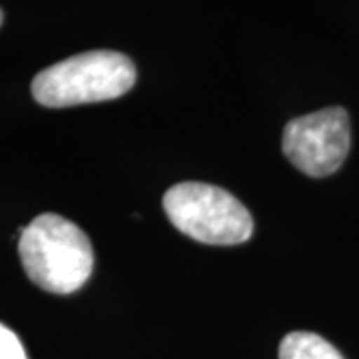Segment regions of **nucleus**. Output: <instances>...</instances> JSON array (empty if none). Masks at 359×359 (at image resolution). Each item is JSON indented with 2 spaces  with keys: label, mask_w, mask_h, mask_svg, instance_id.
Wrapping results in <instances>:
<instances>
[{
  "label": "nucleus",
  "mask_w": 359,
  "mask_h": 359,
  "mask_svg": "<svg viewBox=\"0 0 359 359\" xmlns=\"http://www.w3.org/2000/svg\"><path fill=\"white\" fill-rule=\"evenodd\" d=\"M18 254L26 276L50 294L76 292L94 268L90 238L58 214L32 219L20 233Z\"/></svg>",
  "instance_id": "f257e3e1"
},
{
  "label": "nucleus",
  "mask_w": 359,
  "mask_h": 359,
  "mask_svg": "<svg viewBox=\"0 0 359 359\" xmlns=\"http://www.w3.org/2000/svg\"><path fill=\"white\" fill-rule=\"evenodd\" d=\"M136 82L128 56L114 50H90L48 66L32 80L34 100L48 108L106 102L126 94Z\"/></svg>",
  "instance_id": "f03ea898"
},
{
  "label": "nucleus",
  "mask_w": 359,
  "mask_h": 359,
  "mask_svg": "<svg viewBox=\"0 0 359 359\" xmlns=\"http://www.w3.org/2000/svg\"><path fill=\"white\" fill-rule=\"evenodd\" d=\"M162 204L172 226L202 244L238 245L254 233V219L248 208L236 196L212 184H176L164 194Z\"/></svg>",
  "instance_id": "7ed1b4c3"
},
{
  "label": "nucleus",
  "mask_w": 359,
  "mask_h": 359,
  "mask_svg": "<svg viewBox=\"0 0 359 359\" xmlns=\"http://www.w3.org/2000/svg\"><path fill=\"white\" fill-rule=\"evenodd\" d=\"M351 124L344 108L332 106L292 120L283 130L285 158L311 178H325L346 162Z\"/></svg>",
  "instance_id": "20e7f679"
},
{
  "label": "nucleus",
  "mask_w": 359,
  "mask_h": 359,
  "mask_svg": "<svg viewBox=\"0 0 359 359\" xmlns=\"http://www.w3.org/2000/svg\"><path fill=\"white\" fill-rule=\"evenodd\" d=\"M280 359H344L321 335L309 332L287 334L280 344Z\"/></svg>",
  "instance_id": "39448f33"
},
{
  "label": "nucleus",
  "mask_w": 359,
  "mask_h": 359,
  "mask_svg": "<svg viewBox=\"0 0 359 359\" xmlns=\"http://www.w3.org/2000/svg\"><path fill=\"white\" fill-rule=\"evenodd\" d=\"M0 359H28L18 335L0 323Z\"/></svg>",
  "instance_id": "423d86ee"
},
{
  "label": "nucleus",
  "mask_w": 359,
  "mask_h": 359,
  "mask_svg": "<svg viewBox=\"0 0 359 359\" xmlns=\"http://www.w3.org/2000/svg\"><path fill=\"white\" fill-rule=\"evenodd\" d=\"M0 25H2V11H0Z\"/></svg>",
  "instance_id": "0eeeda50"
}]
</instances>
